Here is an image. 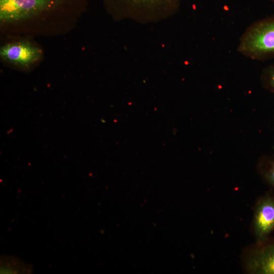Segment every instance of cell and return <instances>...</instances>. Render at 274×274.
<instances>
[{
    "label": "cell",
    "mask_w": 274,
    "mask_h": 274,
    "mask_svg": "<svg viewBox=\"0 0 274 274\" xmlns=\"http://www.w3.org/2000/svg\"><path fill=\"white\" fill-rule=\"evenodd\" d=\"M90 0H0L3 39L56 37L74 30Z\"/></svg>",
    "instance_id": "6da1fadb"
},
{
    "label": "cell",
    "mask_w": 274,
    "mask_h": 274,
    "mask_svg": "<svg viewBox=\"0 0 274 274\" xmlns=\"http://www.w3.org/2000/svg\"><path fill=\"white\" fill-rule=\"evenodd\" d=\"M113 19H131L141 23L168 18L178 10L180 0H102Z\"/></svg>",
    "instance_id": "7a4b0ae2"
},
{
    "label": "cell",
    "mask_w": 274,
    "mask_h": 274,
    "mask_svg": "<svg viewBox=\"0 0 274 274\" xmlns=\"http://www.w3.org/2000/svg\"><path fill=\"white\" fill-rule=\"evenodd\" d=\"M5 40L0 47V60L5 66L29 73L43 61V47L34 39L18 37Z\"/></svg>",
    "instance_id": "3957f363"
},
{
    "label": "cell",
    "mask_w": 274,
    "mask_h": 274,
    "mask_svg": "<svg viewBox=\"0 0 274 274\" xmlns=\"http://www.w3.org/2000/svg\"><path fill=\"white\" fill-rule=\"evenodd\" d=\"M238 51L253 59L274 57V15L249 27L240 40Z\"/></svg>",
    "instance_id": "277c9868"
},
{
    "label": "cell",
    "mask_w": 274,
    "mask_h": 274,
    "mask_svg": "<svg viewBox=\"0 0 274 274\" xmlns=\"http://www.w3.org/2000/svg\"><path fill=\"white\" fill-rule=\"evenodd\" d=\"M254 229L259 242H263L274 229V199H262L257 206L254 216Z\"/></svg>",
    "instance_id": "5b68a950"
},
{
    "label": "cell",
    "mask_w": 274,
    "mask_h": 274,
    "mask_svg": "<svg viewBox=\"0 0 274 274\" xmlns=\"http://www.w3.org/2000/svg\"><path fill=\"white\" fill-rule=\"evenodd\" d=\"M248 265L255 273L274 274V244L256 251L249 259Z\"/></svg>",
    "instance_id": "8992f818"
},
{
    "label": "cell",
    "mask_w": 274,
    "mask_h": 274,
    "mask_svg": "<svg viewBox=\"0 0 274 274\" xmlns=\"http://www.w3.org/2000/svg\"><path fill=\"white\" fill-rule=\"evenodd\" d=\"M267 176L269 181L274 185V163L268 170Z\"/></svg>",
    "instance_id": "52a82bcc"
},
{
    "label": "cell",
    "mask_w": 274,
    "mask_h": 274,
    "mask_svg": "<svg viewBox=\"0 0 274 274\" xmlns=\"http://www.w3.org/2000/svg\"><path fill=\"white\" fill-rule=\"evenodd\" d=\"M269 79L270 85L274 90V66L270 70Z\"/></svg>",
    "instance_id": "ba28073f"
}]
</instances>
